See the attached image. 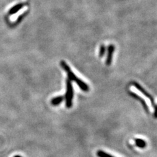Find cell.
Segmentation results:
<instances>
[{
  "mask_svg": "<svg viewBox=\"0 0 157 157\" xmlns=\"http://www.w3.org/2000/svg\"><path fill=\"white\" fill-rule=\"evenodd\" d=\"M73 88L71 84V81L70 79L66 80V92L64 97L66 100V106L67 108H71L73 105Z\"/></svg>",
  "mask_w": 157,
  "mask_h": 157,
  "instance_id": "cell-1",
  "label": "cell"
},
{
  "mask_svg": "<svg viewBox=\"0 0 157 157\" xmlns=\"http://www.w3.org/2000/svg\"><path fill=\"white\" fill-rule=\"evenodd\" d=\"M67 77H68V79H70V81H75L77 85L80 87L81 89L84 91V92H88L90 90V88L88 86L85 82H83L82 80H81L80 78H78L75 74L74 73H73L71 70L67 72Z\"/></svg>",
  "mask_w": 157,
  "mask_h": 157,
  "instance_id": "cell-2",
  "label": "cell"
},
{
  "mask_svg": "<svg viewBox=\"0 0 157 157\" xmlns=\"http://www.w3.org/2000/svg\"><path fill=\"white\" fill-rule=\"evenodd\" d=\"M132 85H133L135 88H136V89H137L140 92H141L142 93V94H143L144 95H145L147 98H149V99L150 101H151V103L152 105H153V107H154V106L155 105V100H154L153 97L148 92H147L146 90L144 89V88L143 87H142V86L139 84V83H137V82L133 81V82H132Z\"/></svg>",
  "mask_w": 157,
  "mask_h": 157,
  "instance_id": "cell-3",
  "label": "cell"
},
{
  "mask_svg": "<svg viewBox=\"0 0 157 157\" xmlns=\"http://www.w3.org/2000/svg\"><path fill=\"white\" fill-rule=\"evenodd\" d=\"M128 94H129L130 96H131L132 97H133L134 98H135V99H136L137 100H138L141 104L142 106H143L144 109H145L146 113H149V107H148V106H147L145 101L143 99V98H141L140 96H139L138 95L136 94V93H134V92L128 91Z\"/></svg>",
  "mask_w": 157,
  "mask_h": 157,
  "instance_id": "cell-4",
  "label": "cell"
},
{
  "mask_svg": "<svg viewBox=\"0 0 157 157\" xmlns=\"http://www.w3.org/2000/svg\"><path fill=\"white\" fill-rule=\"evenodd\" d=\"M115 47L113 45H109L107 48V57L105 61V63L107 66H110L111 64L113 55L115 51Z\"/></svg>",
  "mask_w": 157,
  "mask_h": 157,
  "instance_id": "cell-5",
  "label": "cell"
},
{
  "mask_svg": "<svg viewBox=\"0 0 157 157\" xmlns=\"http://www.w3.org/2000/svg\"><path fill=\"white\" fill-rule=\"evenodd\" d=\"M25 5H26L25 3H18V4L15 5V6H13L11 9H9V11L8 12L9 14V15H12V14L17 13L21 9H22L24 7V6H25Z\"/></svg>",
  "mask_w": 157,
  "mask_h": 157,
  "instance_id": "cell-6",
  "label": "cell"
},
{
  "mask_svg": "<svg viewBox=\"0 0 157 157\" xmlns=\"http://www.w3.org/2000/svg\"><path fill=\"white\" fill-rule=\"evenodd\" d=\"M64 96H56L55 98H52L51 101V105H54V106H57L60 105L61 103L64 100Z\"/></svg>",
  "mask_w": 157,
  "mask_h": 157,
  "instance_id": "cell-7",
  "label": "cell"
},
{
  "mask_svg": "<svg viewBox=\"0 0 157 157\" xmlns=\"http://www.w3.org/2000/svg\"><path fill=\"white\" fill-rule=\"evenodd\" d=\"M135 144L137 147H138L139 148H141V149L145 148V147L147 146V143L145 142V141L139 138H137L135 140Z\"/></svg>",
  "mask_w": 157,
  "mask_h": 157,
  "instance_id": "cell-8",
  "label": "cell"
},
{
  "mask_svg": "<svg viewBox=\"0 0 157 157\" xmlns=\"http://www.w3.org/2000/svg\"><path fill=\"white\" fill-rule=\"evenodd\" d=\"M96 155L98 157H114L109 154L105 153V151L101 150H98L96 153Z\"/></svg>",
  "mask_w": 157,
  "mask_h": 157,
  "instance_id": "cell-9",
  "label": "cell"
},
{
  "mask_svg": "<svg viewBox=\"0 0 157 157\" xmlns=\"http://www.w3.org/2000/svg\"><path fill=\"white\" fill-rule=\"evenodd\" d=\"M60 66H61V67H62L63 70H64L66 72H67V71L71 70L70 67L67 64V63H66V62H64V61L62 60V61L60 62Z\"/></svg>",
  "mask_w": 157,
  "mask_h": 157,
  "instance_id": "cell-10",
  "label": "cell"
},
{
  "mask_svg": "<svg viewBox=\"0 0 157 157\" xmlns=\"http://www.w3.org/2000/svg\"><path fill=\"white\" fill-rule=\"evenodd\" d=\"M106 51V47L104 45H101L100 48V52H99V56L100 58L104 56Z\"/></svg>",
  "mask_w": 157,
  "mask_h": 157,
  "instance_id": "cell-11",
  "label": "cell"
},
{
  "mask_svg": "<svg viewBox=\"0 0 157 157\" xmlns=\"http://www.w3.org/2000/svg\"><path fill=\"white\" fill-rule=\"evenodd\" d=\"M154 107V117L155 119H157V105L155 104V105L153 107Z\"/></svg>",
  "mask_w": 157,
  "mask_h": 157,
  "instance_id": "cell-12",
  "label": "cell"
},
{
  "mask_svg": "<svg viewBox=\"0 0 157 157\" xmlns=\"http://www.w3.org/2000/svg\"><path fill=\"white\" fill-rule=\"evenodd\" d=\"M14 157H22V156H20V155H15Z\"/></svg>",
  "mask_w": 157,
  "mask_h": 157,
  "instance_id": "cell-13",
  "label": "cell"
}]
</instances>
